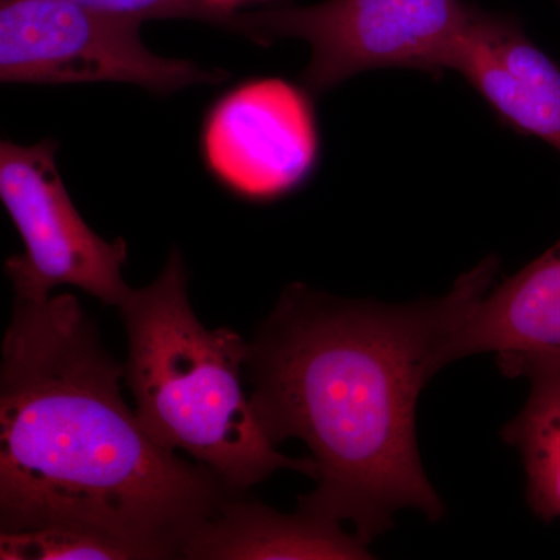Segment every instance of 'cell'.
<instances>
[{
  "instance_id": "cell-4",
  "label": "cell",
  "mask_w": 560,
  "mask_h": 560,
  "mask_svg": "<svg viewBox=\"0 0 560 560\" xmlns=\"http://www.w3.org/2000/svg\"><path fill=\"white\" fill-rule=\"evenodd\" d=\"M470 16L456 0H327L234 13L228 28L260 43L304 40L312 49L305 81L326 91L370 69L447 68Z\"/></svg>"
},
{
  "instance_id": "cell-9",
  "label": "cell",
  "mask_w": 560,
  "mask_h": 560,
  "mask_svg": "<svg viewBox=\"0 0 560 560\" xmlns=\"http://www.w3.org/2000/svg\"><path fill=\"white\" fill-rule=\"evenodd\" d=\"M480 353H495L508 377L559 363L560 242L474 305L445 346V366Z\"/></svg>"
},
{
  "instance_id": "cell-8",
  "label": "cell",
  "mask_w": 560,
  "mask_h": 560,
  "mask_svg": "<svg viewBox=\"0 0 560 560\" xmlns=\"http://www.w3.org/2000/svg\"><path fill=\"white\" fill-rule=\"evenodd\" d=\"M447 68L463 73L512 128L560 153V68L521 28L471 14Z\"/></svg>"
},
{
  "instance_id": "cell-7",
  "label": "cell",
  "mask_w": 560,
  "mask_h": 560,
  "mask_svg": "<svg viewBox=\"0 0 560 560\" xmlns=\"http://www.w3.org/2000/svg\"><path fill=\"white\" fill-rule=\"evenodd\" d=\"M201 145L210 173L224 187L249 200H271L307 178L318 135L304 92L285 80L261 79L212 106Z\"/></svg>"
},
{
  "instance_id": "cell-14",
  "label": "cell",
  "mask_w": 560,
  "mask_h": 560,
  "mask_svg": "<svg viewBox=\"0 0 560 560\" xmlns=\"http://www.w3.org/2000/svg\"><path fill=\"white\" fill-rule=\"evenodd\" d=\"M206 3H209L212 9L223 11V13H234V7L237 3L245 2V0H205Z\"/></svg>"
},
{
  "instance_id": "cell-2",
  "label": "cell",
  "mask_w": 560,
  "mask_h": 560,
  "mask_svg": "<svg viewBox=\"0 0 560 560\" xmlns=\"http://www.w3.org/2000/svg\"><path fill=\"white\" fill-rule=\"evenodd\" d=\"M0 355V529L180 558L235 490L151 440L79 298L14 300Z\"/></svg>"
},
{
  "instance_id": "cell-13",
  "label": "cell",
  "mask_w": 560,
  "mask_h": 560,
  "mask_svg": "<svg viewBox=\"0 0 560 560\" xmlns=\"http://www.w3.org/2000/svg\"><path fill=\"white\" fill-rule=\"evenodd\" d=\"M81 9L142 24L147 20H195L228 27L232 14L212 9L205 0H66Z\"/></svg>"
},
{
  "instance_id": "cell-12",
  "label": "cell",
  "mask_w": 560,
  "mask_h": 560,
  "mask_svg": "<svg viewBox=\"0 0 560 560\" xmlns=\"http://www.w3.org/2000/svg\"><path fill=\"white\" fill-rule=\"evenodd\" d=\"M124 559L105 541L68 530L0 529V560Z\"/></svg>"
},
{
  "instance_id": "cell-6",
  "label": "cell",
  "mask_w": 560,
  "mask_h": 560,
  "mask_svg": "<svg viewBox=\"0 0 560 560\" xmlns=\"http://www.w3.org/2000/svg\"><path fill=\"white\" fill-rule=\"evenodd\" d=\"M139 28L66 0H0V83L119 81L167 94L221 80L195 62L153 54Z\"/></svg>"
},
{
  "instance_id": "cell-1",
  "label": "cell",
  "mask_w": 560,
  "mask_h": 560,
  "mask_svg": "<svg viewBox=\"0 0 560 560\" xmlns=\"http://www.w3.org/2000/svg\"><path fill=\"white\" fill-rule=\"evenodd\" d=\"M497 270L489 257L440 300L407 305L340 300L301 283L283 291L248 342L243 371L268 440L311 448L318 485L300 497L301 512L352 523L366 547L405 508L440 521L445 508L420 463L416 405Z\"/></svg>"
},
{
  "instance_id": "cell-5",
  "label": "cell",
  "mask_w": 560,
  "mask_h": 560,
  "mask_svg": "<svg viewBox=\"0 0 560 560\" xmlns=\"http://www.w3.org/2000/svg\"><path fill=\"white\" fill-rule=\"evenodd\" d=\"M58 147L0 139V201L24 243L5 261L14 300L44 301L72 285L120 307L132 290L121 275L127 243L105 241L81 219L58 172Z\"/></svg>"
},
{
  "instance_id": "cell-3",
  "label": "cell",
  "mask_w": 560,
  "mask_h": 560,
  "mask_svg": "<svg viewBox=\"0 0 560 560\" xmlns=\"http://www.w3.org/2000/svg\"><path fill=\"white\" fill-rule=\"evenodd\" d=\"M128 337L124 381L151 440L189 453L228 488L246 492L279 470L316 480L312 458H287L268 440L242 386L248 342L195 315L178 250L119 307Z\"/></svg>"
},
{
  "instance_id": "cell-10",
  "label": "cell",
  "mask_w": 560,
  "mask_h": 560,
  "mask_svg": "<svg viewBox=\"0 0 560 560\" xmlns=\"http://www.w3.org/2000/svg\"><path fill=\"white\" fill-rule=\"evenodd\" d=\"M232 493L180 552L186 559H371L366 545L340 523L305 512L279 514L265 504Z\"/></svg>"
},
{
  "instance_id": "cell-11",
  "label": "cell",
  "mask_w": 560,
  "mask_h": 560,
  "mask_svg": "<svg viewBox=\"0 0 560 560\" xmlns=\"http://www.w3.org/2000/svg\"><path fill=\"white\" fill-rule=\"evenodd\" d=\"M530 394L523 410L501 430L525 464L526 500L544 522L560 518V361L529 368Z\"/></svg>"
}]
</instances>
